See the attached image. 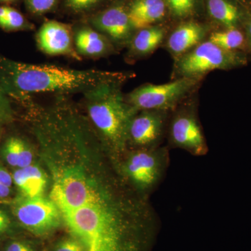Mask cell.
Instances as JSON below:
<instances>
[{
  "label": "cell",
  "instance_id": "1",
  "mask_svg": "<svg viewBox=\"0 0 251 251\" xmlns=\"http://www.w3.org/2000/svg\"><path fill=\"white\" fill-rule=\"evenodd\" d=\"M62 214L72 237L85 251H150L158 232V219L145 200L115 198Z\"/></svg>",
  "mask_w": 251,
  "mask_h": 251
},
{
  "label": "cell",
  "instance_id": "2",
  "mask_svg": "<svg viewBox=\"0 0 251 251\" xmlns=\"http://www.w3.org/2000/svg\"><path fill=\"white\" fill-rule=\"evenodd\" d=\"M121 73L75 70L50 64L16 62L0 54V89L5 95L25 100L36 93H90L126 78Z\"/></svg>",
  "mask_w": 251,
  "mask_h": 251
},
{
  "label": "cell",
  "instance_id": "3",
  "mask_svg": "<svg viewBox=\"0 0 251 251\" xmlns=\"http://www.w3.org/2000/svg\"><path fill=\"white\" fill-rule=\"evenodd\" d=\"M105 86L87 94L89 115L96 126L117 151L125 149L137 110L125 101L117 87Z\"/></svg>",
  "mask_w": 251,
  "mask_h": 251
},
{
  "label": "cell",
  "instance_id": "4",
  "mask_svg": "<svg viewBox=\"0 0 251 251\" xmlns=\"http://www.w3.org/2000/svg\"><path fill=\"white\" fill-rule=\"evenodd\" d=\"M245 62L239 52L221 49L208 41L181 55L176 63V72L179 77L196 79L211 71L232 69Z\"/></svg>",
  "mask_w": 251,
  "mask_h": 251
},
{
  "label": "cell",
  "instance_id": "5",
  "mask_svg": "<svg viewBox=\"0 0 251 251\" xmlns=\"http://www.w3.org/2000/svg\"><path fill=\"white\" fill-rule=\"evenodd\" d=\"M12 211L21 226L38 237L52 233L60 226L63 219L57 205L43 197L18 198L13 203Z\"/></svg>",
  "mask_w": 251,
  "mask_h": 251
},
{
  "label": "cell",
  "instance_id": "6",
  "mask_svg": "<svg viewBox=\"0 0 251 251\" xmlns=\"http://www.w3.org/2000/svg\"><path fill=\"white\" fill-rule=\"evenodd\" d=\"M168 163V150L157 147L131 153L124 168L126 176L142 192L150 193L161 183Z\"/></svg>",
  "mask_w": 251,
  "mask_h": 251
},
{
  "label": "cell",
  "instance_id": "7",
  "mask_svg": "<svg viewBox=\"0 0 251 251\" xmlns=\"http://www.w3.org/2000/svg\"><path fill=\"white\" fill-rule=\"evenodd\" d=\"M196 83V79L179 77L162 85L148 84L130 92L127 101L137 110L165 111L179 103Z\"/></svg>",
  "mask_w": 251,
  "mask_h": 251
},
{
  "label": "cell",
  "instance_id": "8",
  "mask_svg": "<svg viewBox=\"0 0 251 251\" xmlns=\"http://www.w3.org/2000/svg\"><path fill=\"white\" fill-rule=\"evenodd\" d=\"M110 193H102L94 188L83 175L71 171L54 183L50 198L62 214L100 202Z\"/></svg>",
  "mask_w": 251,
  "mask_h": 251
},
{
  "label": "cell",
  "instance_id": "9",
  "mask_svg": "<svg viewBox=\"0 0 251 251\" xmlns=\"http://www.w3.org/2000/svg\"><path fill=\"white\" fill-rule=\"evenodd\" d=\"M171 138L173 145L183 149L193 156H202L208 152V147L201 126L194 115L181 112L171 124Z\"/></svg>",
  "mask_w": 251,
  "mask_h": 251
},
{
  "label": "cell",
  "instance_id": "10",
  "mask_svg": "<svg viewBox=\"0 0 251 251\" xmlns=\"http://www.w3.org/2000/svg\"><path fill=\"white\" fill-rule=\"evenodd\" d=\"M36 42L39 49L49 55H65L81 59L74 47L70 27L64 23L55 21L44 23L36 34Z\"/></svg>",
  "mask_w": 251,
  "mask_h": 251
},
{
  "label": "cell",
  "instance_id": "11",
  "mask_svg": "<svg viewBox=\"0 0 251 251\" xmlns=\"http://www.w3.org/2000/svg\"><path fill=\"white\" fill-rule=\"evenodd\" d=\"M165 127V114L161 110H143L130 123L128 139L143 149L157 148Z\"/></svg>",
  "mask_w": 251,
  "mask_h": 251
},
{
  "label": "cell",
  "instance_id": "12",
  "mask_svg": "<svg viewBox=\"0 0 251 251\" xmlns=\"http://www.w3.org/2000/svg\"><path fill=\"white\" fill-rule=\"evenodd\" d=\"M97 29L117 42H123L129 38L132 25L128 12L122 6L105 10L92 19Z\"/></svg>",
  "mask_w": 251,
  "mask_h": 251
},
{
  "label": "cell",
  "instance_id": "13",
  "mask_svg": "<svg viewBox=\"0 0 251 251\" xmlns=\"http://www.w3.org/2000/svg\"><path fill=\"white\" fill-rule=\"evenodd\" d=\"M205 36V29L196 23L181 25L170 36L168 48L175 54H186L201 44Z\"/></svg>",
  "mask_w": 251,
  "mask_h": 251
},
{
  "label": "cell",
  "instance_id": "14",
  "mask_svg": "<svg viewBox=\"0 0 251 251\" xmlns=\"http://www.w3.org/2000/svg\"><path fill=\"white\" fill-rule=\"evenodd\" d=\"M165 12L166 4L163 0H135L128 14L132 27L141 29L161 20Z\"/></svg>",
  "mask_w": 251,
  "mask_h": 251
},
{
  "label": "cell",
  "instance_id": "15",
  "mask_svg": "<svg viewBox=\"0 0 251 251\" xmlns=\"http://www.w3.org/2000/svg\"><path fill=\"white\" fill-rule=\"evenodd\" d=\"M13 181L22 194L26 198L42 197L47 179L39 167L30 165L24 168H19L13 174Z\"/></svg>",
  "mask_w": 251,
  "mask_h": 251
},
{
  "label": "cell",
  "instance_id": "16",
  "mask_svg": "<svg viewBox=\"0 0 251 251\" xmlns=\"http://www.w3.org/2000/svg\"><path fill=\"white\" fill-rule=\"evenodd\" d=\"M74 42L77 52L88 57H100L111 50L108 39L89 27L79 29L74 36Z\"/></svg>",
  "mask_w": 251,
  "mask_h": 251
},
{
  "label": "cell",
  "instance_id": "17",
  "mask_svg": "<svg viewBox=\"0 0 251 251\" xmlns=\"http://www.w3.org/2000/svg\"><path fill=\"white\" fill-rule=\"evenodd\" d=\"M164 36L165 31L161 27L150 26L143 28L133 38L132 50L139 54L151 53L160 45Z\"/></svg>",
  "mask_w": 251,
  "mask_h": 251
},
{
  "label": "cell",
  "instance_id": "18",
  "mask_svg": "<svg viewBox=\"0 0 251 251\" xmlns=\"http://www.w3.org/2000/svg\"><path fill=\"white\" fill-rule=\"evenodd\" d=\"M208 11L211 17L227 27L236 28L239 21V10L227 0H208Z\"/></svg>",
  "mask_w": 251,
  "mask_h": 251
},
{
  "label": "cell",
  "instance_id": "19",
  "mask_svg": "<svg viewBox=\"0 0 251 251\" xmlns=\"http://www.w3.org/2000/svg\"><path fill=\"white\" fill-rule=\"evenodd\" d=\"M30 23L18 10L10 6H0V28L6 31L30 29Z\"/></svg>",
  "mask_w": 251,
  "mask_h": 251
},
{
  "label": "cell",
  "instance_id": "20",
  "mask_svg": "<svg viewBox=\"0 0 251 251\" xmlns=\"http://www.w3.org/2000/svg\"><path fill=\"white\" fill-rule=\"evenodd\" d=\"M209 41L221 49L235 51L244 46L245 38L242 31L238 30L237 28H229L213 33Z\"/></svg>",
  "mask_w": 251,
  "mask_h": 251
},
{
  "label": "cell",
  "instance_id": "21",
  "mask_svg": "<svg viewBox=\"0 0 251 251\" xmlns=\"http://www.w3.org/2000/svg\"><path fill=\"white\" fill-rule=\"evenodd\" d=\"M18 137H10L6 140L2 148V154L6 163L9 166L18 167Z\"/></svg>",
  "mask_w": 251,
  "mask_h": 251
},
{
  "label": "cell",
  "instance_id": "22",
  "mask_svg": "<svg viewBox=\"0 0 251 251\" xmlns=\"http://www.w3.org/2000/svg\"><path fill=\"white\" fill-rule=\"evenodd\" d=\"M172 12L178 17H185L192 12L195 0H166Z\"/></svg>",
  "mask_w": 251,
  "mask_h": 251
},
{
  "label": "cell",
  "instance_id": "23",
  "mask_svg": "<svg viewBox=\"0 0 251 251\" xmlns=\"http://www.w3.org/2000/svg\"><path fill=\"white\" fill-rule=\"evenodd\" d=\"M26 6L31 14L41 15L51 11L57 0H25Z\"/></svg>",
  "mask_w": 251,
  "mask_h": 251
},
{
  "label": "cell",
  "instance_id": "24",
  "mask_svg": "<svg viewBox=\"0 0 251 251\" xmlns=\"http://www.w3.org/2000/svg\"><path fill=\"white\" fill-rule=\"evenodd\" d=\"M33 153L27 144L22 138H19L18 144V168H24L31 165Z\"/></svg>",
  "mask_w": 251,
  "mask_h": 251
},
{
  "label": "cell",
  "instance_id": "25",
  "mask_svg": "<svg viewBox=\"0 0 251 251\" xmlns=\"http://www.w3.org/2000/svg\"><path fill=\"white\" fill-rule=\"evenodd\" d=\"M53 251H85L80 242L75 238H66L59 242L54 247Z\"/></svg>",
  "mask_w": 251,
  "mask_h": 251
},
{
  "label": "cell",
  "instance_id": "26",
  "mask_svg": "<svg viewBox=\"0 0 251 251\" xmlns=\"http://www.w3.org/2000/svg\"><path fill=\"white\" fill-rule=\"evenodd\" d=\"M100 0H66L68 7L76 12L85 11L92 9Z\"/></svg>",
  "mask_w": 251,
  "mask_h": 251
},
{
  "label": "cell",
  "instance_id": "27",
  "mask_svg": "<svg viewBox=\"0 0 251 251\" xmlns=\"http://www.w3.org/2000/svg\"><path fill=\"white\" fill-rule=\"evenodd\" d=\"M4 251H36V250L29 243L24 241H14L6 245Z\"/></svg>",
  "mask_w": 251,
  "mask_h": 251
},
{
  "label": "cell",
  "instance_id": "28",
  "mask_svg": "<svg viewBox=\"0 0 251 251\" xmlns=\"http://www.w3.org/2000/svg\"><path fill=\"white\" fill-rule=\"evenodd\" d=\"M11 220L7 214L0 209V237L4 236L11 227Z\"/></svg>",
  "mask_w": 251,
  "mask_h": 251
},
{
  "label": "cell",
  "instance_id": "29",
  "mask_svg": "<svg viewBox=\"0 0 251 251\" xmlns=\"http://www.w3.org/2000/svg\"><path fill=\"white\" fill-rule=\"evenodd\" d=\"M13 176L4 168L0 167V183L5 186L11 187L13 184Z\"/></svg>",
  "mask_w": 251,
  "mask_h": 251
},
{
  "label": "cell",
  "instance_id": "30",
  "mask_svg": "<svg viewBox=\"0 0 251 251\" xmlns=\"http://www.w3.org/2000/svg\"><path fill=\"white\" fill-rule=\"evenodd\" d=\"M9 105H8L7 99H6V95L2 90L0 89V110H3L8 108Z\"/></svg>",
  "mask_w": 251,
  "mask_h": 251
},
{
  "label": "cell",
  "instance_id": "31",
  "mask_svg": "<svg viewBox=\"0 0 251 251\" xmlns=\"http://www.w3.org/2000/svg\"><path fill=\"white\" fill-rule=\"evenodd\" d=\"M11 187L5 186V185L0 183V198L1 199L7 198L11 193Z\"/></svg>",
  "mask_w": 251,
  "mask_h": 251
},
{
  "label": "cell",
  "instance_id": "32",
  "mask_svg": "<svg viewBox=\"0 0 251 251\" xmlns=\"http://www.w3.org/2000/svg\"><path fill=\"white\" fill-rule=\"evenodd\" d=\"M248 39H249V44L251 46V21L248 25L247 27Z\"/></svg>",
  "mask_w": 251,
  "mask_h": 251
},
{
  "label": "cell",
  "instance_id": "33",
  "mask_svg": "<svg viewBox=\"0 0 251 251\" xmlns=\"http://www.w3.org/2000/svg\"><path fill=\"white\" fill-rule=\"evenodd\" d=\"M15 1V0H0V3L11 2V1Z\"/></svg>",
  "mask_w": 251,
  "mask_h": 251
},
{
  "label": "cell",
  "instance_id": "34",
  "mask_svg": "<svg viewBox=\"0 0 251 251\" xmlns=\"http://www.w3.org/2000/svg\"><path fill=\"white\" fill-rule=\"evenodd\" d=\"M0 111H3V110H0ZM1 115H0V125H1Z\"/></svg>",
  "mask_w": 251,
  "mask_h": 251
}]
</instances>
